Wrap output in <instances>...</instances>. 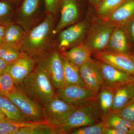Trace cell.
Here are the masks:
<instances>
[{
  "instance_id": "cell-1",
  "label": "cell",
  "mask_w": 134,
  "mask_h": 134,
  "mask_svg": "<svg viewBox=\"0 0 134 134\" xmlns=\"http://www.w3.org/2000/svg\"><path fill=\"white\" fill-rule=\"evenodd\" d=\"M54 28L53 15L47 13L42 23L25 32L19 45L22 54L34 61L44 55L52 46Z\"/></svg>"
},
{
  "instance_id": "cell-2",
  "label": "cell",
  "mask_w": 134,
  "mask_h": 134,
  "mask_svg": "<svg viewBox=\"0 0 134 134\" xmlns=\"http://www.w3.org/2000/svg\"><path fill=\"white\" fill-rule=\"evenodd\" d=\"M18 86L43 107L56 96L48 72L41 60Z\"/></svg>"
},
{
  "instance_id": "cell-3",
  "label": "cell",
  "mask_w": 134,
  "mask_h": 134,
  "mask_svg": "<svg viewBox=\"0 0 134 134\" xmlns=\"http://www.w3.org/2000/svg\"><path fill=\"white\" fill-rule=\"evenodd\" d=\"M101 114L97 101L77 107L66 121L60 126L54 129L55 134H68L73 130L94 125L101 121Z\"/></svg>"
},
{
  "instance_id": "cell-4",
  "label": "cell",
  "mask_w": 134,
  "mask_h": 134,
  "mask_svg": "<svg viewBox=\"0 0 134 134\" xmlns=\"http://www.w3.org/2000/svg\"><path fill=\"white\" fill-rule=\"evenodd\" d=\"M5 97L14 103L29 122L47 124L43 107L27 96L19 86H16Z\"/></svg>"
},
{
  "instance_id": "cell-5",
  "label": "cell",
  "mask_w": 134,
  "mask_h": 134,
  "mask_svg": "<svg viewBox=\"0 0 134 134\" xmlns=\"http://www.w3.org/2000/svg\"><path fill=\"white\" fill-rule=\"evenodd\" d=\"M116 25L98 17L92 22L83 43L94 52L104 51Z\"/></svg>"
},
{
  "instance_id": "cell-6",
  "label": "cell",
  "mask_w": 134,
  "mask_h": 134,
  "mask_svg": "<svg viewBox=\"0 0 134 134\" xmlns=\"http://www.w3.org/2000/svg\"><path fill=\"white\" fill-rule=\"evenodd\" d=\"M76 108L55 96L43 107L45 119L47 125L53 129L60 126L66 122Z\"/></svg>"
},
{
  "instance_id": "cell-7",
  "label": "cell",
  "mask_w": 134,
  "mask_h": 134,
  "mask_svg": "<svg viewBox=\"0 0 134 134\" xmlns=\"http://www.w3.org/2000/svg\"><path fill=\"white\" fill-rule=\"evenodd\" d=\"M56 96L76 107L91 104L97 100V96L85 86L64 85L57 90Z\"/></svg>"
},
{
  "instance_id": "cell-8",
  "label": "cell",
  "mask_w": 134,
  "mask_h": 134,
  "mask_svg": "<svg viewBox=\"0 0 134 134\" xmlns=\"http://www.w3.org/2000/svg\"><path fill=\"white\" fill-rule=\"evenodd\" d=\"M91 24L90 19L86 18L60 31L58 49L65 52L83 43Z\"/></svg>"
},
{
  "instance_id": "cell-9",
  "label": "cell",
  "mask_w": 134,
  "mask_h": 134,
  "mask_svg": "<svg viewBox=\"0 0 134 134\" xmlns=\"http://www.w3.org/2000/svg\"><path fill=\"white\" fill-rule=\"evenodd\" d=\"M92 56L127 73L134 75V53L125 54L107 51L94 52Z\"/></svg>"
},
{
  "instance_id": "cell-10",
  "label": "cell",
  "mask_w": 134,
  "mask_h": 134,
  "mask_svg": "<svg viewBox=\"0 0 134 134\" xmlns=\"http://www.w3.org/2000/svg\"><path fill=\"white\" fill-rule=\"evenodd\" d=\"M96 60L100 69L103 85L116 88L122 85L131 83L133 81L134 75L122 71L102 61Z\"/></svg>"
},
{
  "instance_id": "cell-11",
  "label": "cell",
  "mask_w": 134,
  "mask_h": 134,
  "mask_svg": "<svg viewBox=\"0 0 134 134\" xmlns=\"http://www.w3.org/2000/svg\"><path fill=\"white\" fill-rule=\"evenodd\" d=\"M85 86L97 96L103 85L100 69L96 59L92 58L79 69Z\"/></svg>"
},
{
  "instance_id": "cell-12",
  "label": "cell",
  "mask_w": 134,
  "mask_h": 134,
  "mask_svg": "<svg viewBox=\"0 0 134 134\" xmlns=\"http://www.w3.org/2000/svg\"><path fill=\"white\" fill-rule=\"evenodd\" d=\"M41 60L45 66L54 88L57 90L64 86V68L59 53L54 50Z\"/></svg>"
},
{
  "instance_id": "cell-13",
  "label": "cell",
  "mask_w": 134,
  "mask_h": 134,
  "mask_svg": "<svg viewBox=\"0 0 134 134\" xmlns=\"http://www.w3.org/2000/svg\"><path fill=\"white\" fill-rule=\"evenodd\" d=\"M59 3L60 18L53 31L54 35L74 24L79 17V8L76 0H60Z\"/></svg>"
},
{
  "instance_id": "cell-14",
  "label": "cell",
  "mask_w": 134,
  "mask_h": 134,
  "mask_svg": "<svg viewBox=\"0 0 134 134\" xmlns=\"http://www.w3.org/2000/svg\"><path fill=\"white\" fill-rule=\"evenodd\" d=\"M34 68V61L24 55L14 62L9 63L6 71L12 77L16 86H19Z\"/></svg>"
},
{
  "instance_id": "cell-15",
  "label": "cell",
  "mask_w": 134,
  "mask_h": 134,
  "mask_svg": "<svg viewBox=\"0 0 134 134\" xmlns=\"http://www.w3.org/2000/svg\"><path fill=\"white\" fill-rule=\"evenodd\" d=\"M104 51L125 54L134 53L131 51V44L125 27H115Z\"/></svg>"
},
{
  "instance_id": "cell-16",
  "label": "cell",
  "mask_w": 134,
  "mask_h": 134,
  "mask_svg": "<svg viewBox=\"0 0 134 134\" xmlns=\"http://www.w3.org/2000/svg\"><path fill=\"white\" fill-rule=\"evenodd\" d=\"M40 0H24L19 10L18 23L25 31L31 28L38 12Z\"/></svg>"
},
{
  "instance_id": "cell-17",
  "label": "cell",
  "mask_w": 134,
  "mask_h": 134,
  "mask_svg": "<svg viewBox=\"0 0 134 134\" xmlns=\"http://www.w3.org/2000/svg\"><path fill=\"white\" fill-rule=\"evenodd\" d=\"M134 17V0H127L110 14L101 18L116 26L125 27Z\"/></svg>"
},
{
  "instance_id": "cell-18",
  "label": "cell",
  "mask_w": 134,
  "mask_h": 134,
  "mask_svg": "<svg viewBox=\"0 0 134 134\" xmlns=\"http://www.w3.org/2000/svg\"><path fill=\"white\" fill-rule=\"evenodd\" d=\"M93 52L83 43L63 53V55L76 68L79 69L92 58Z\"/></svg>"
},
{
  "instance_id": "cell-19",
  "label": "cell",
  "mask_w": 134,
  "mask_h": 134,
  "mask_svg": "<svg viewBox=\"0 0 134 134\" xmlns=\"http://www.w3.org/2000/svg\"><path fill=\"white\" fill-rule=\"evenodd\" d=\"M134 97V87L132 83L117 86L110 111L117 112Z\"/></svg>"
},
{
  "instance_id": "cell-20",
  "label": "cell",
  "mask_w": 134,
  "mask_h": 134,
  "mask_svg": "<svg viewBox=\"0 0 134 134\" xmlns=\"http://www.w3.org/2000/svg\"><path fill=\"white\" fill-rule=\"evenodd\" d=\"M101 120L105 127L119 130L126 134H131L132 123L116 113L110 111L101 114Z\"/></svg>"
},
{
  "instance_id": "cell-21",
  "label": "cell",
  "mask_w": 134,
  "mask_h": 134,
  "mask_svg": "<svg viewBox=\"0 0 134 134\" xmlns=\"http://www.w3.org/2000/svg\"><path fill=\"white\" fill-rule=\"evenodd\" d=\"M61 56L64 68V85H76L85 86L79 74V69L71 63L65 55L62 54H61Z\"/></svg>"
},
{
  "instance_id": "cell-22",
  "label": "cell",
  "mask_w": 134,
  "mask_h": 134,
  "mask_svg": "<svg viewBox=\"0 0 134 134\" xmlns=\"http://www.w3.org/2000/svg\"><path fill=\"white\" fill-rule=\"evenodd\" d=\"M116 88L103 85L97 96V101L101 114L109 112L111 108Z\"/></svg>"
},
{
  "instance_id": "cell-23",
  "label": "cell",
  "mask_w": 134,
  "mask_h": 134,
  "mask_svg": "<svg viewBox=\"0 0 134 134\" xmlns=\"http://www.w3.org/2000/svg\"><path fill=\"white\" fill-rule=\"evenodd\" d=\"M0 108L8 119L20 122H29L14 103L7 97L0 96Z\"/></svg>"
},
{
  "instance_id": "cell-24",
  "label": "cell",
  "mask_w": 134,
  "mask_h": 134,
  "mask_svg": "<svg viewBox=\"0 0 134 134\" xmlns=\"http://www.w3.org/2000/svg\"><path fill=\"white\" fill-rule=\"evenodd\" d=\"M25 32L19 25L14 24L10 22L9 23L6 25L3 44L19 47Z\"/></svg>"
},
{
  "instance_id": "cell-25",
  "label": "cell",
  "mask_w": 134,
  "mask_h": 134,
  "mask_svg": "<svg viewBox=\"0 0 134 134\" xmlns=\"http://www.w3.org/2000/svg\"><path fill=\"white\" fill-rule=\"evenodd\" d=\"M127 0H101L95 6L98 17L103 18L113 12Z\"/></svg>"
},
{
  "instance_id": "cell-26",
  "label": "cell",
  "mask_w": 134,
  "mask_h": 134,
  "mask_svg": "<svg viewBox=\"0 0 134 134\" xmlns=\"http://www.w3.org/2000/svg\"><path fill=\"white\" fill-rule=\"evenodd\" d=\"M22 55L18 46L6 44L0 45V58L8 63L14 62Z\"/></svg>"
},
{
  "instance_id": "cell-27",
  "label": "cell",
  "mask_w": 134,
  "mask_h": 134,
  "mask_svg": "<svg viewBox=\"0 0 134 134\" xmlns=\"http://www.w3.org/2000/svg\"><path fill=\"white\" fill-rule=\"evenodd\" d=\"M38 124L30 122H20L8 119L0 120V134H14L22 127L32 126Z\"/></svg>"
},
{
  "instance_id": "cell-28",
  "label": "cell",
  "mask_w": 134,
  "mask_h": 134,
  "mask_svg": "<svg viewBox=\"0 0 134 134\" xmlns=\"http://www.w3.org/2000/svg\"><path fill=\"white\" fill-rule=\"evenodd\" d=\"M16 88L12 77L5 71L0 75V96H6Z\"/></svg>"
},
{
  "instance_id": "cell-29",
  "label": "cell",
  "mask_w": 134,
  "mask_h": 134,
  "mask_svg": "<svg viewBox=\"0 0 134 134\" xmlns=\"http://www.w3.org/2000/svg\"><path fill=\"white\" fill-rule=\"evenodd\" d=\"M105 127L102 121L94 125L76 129L70 132L71 134H102Z\"/></svg>"
},
{
  "instance_id": "cell-30",
  "label": "cell",
  "mask_w": 134,
  "mask_h": 134,
  "mask_svg": "<svg viewBox=\"0 0 134 134\" xmlns=\"http://www.w3.org/2000/svg\"><path fill=\"white\" fill-rule=\"evenodd\" d=\"M13 13L11 5L7 2L0 1V25L10 23Z\"/></svg>"
},
{
  "instance_id": "cell-31",
  "label": "cell",
  "mask_w": 134,
  "mask_h": 134,
  "mask_svg": "<svg viewBox=\"0 0 134 134\" xmlns=\"http://www.w3.org/2000/svg\"><path fill=\"white\" fill-rule=\"evenodd\" d=\"M120 116L131 122L134 123V97L119 111L115 112Z\"/></svg>"
},
{
  "instance_id": "cell-32",
  "label": "cell",
  "mask_w": 134,
  "mask_h": 134,
  "mask_svg": "<svg viewBox=\"0 0 134 134\" xmlns=\"http://www.w3.org/2000/svg\"><path fill=\"white\" fill-rule=\"evenodd\" d=\"M44 2L47 13L55 14L58 10L60 0H44Z\"/></svg>"
},
{
  "instance_id": "cell-33",
  "label": "cell",
  "mask_w": 134,
  "mask_h": 134,
  "mask_svg": "<svg viewBox=\"0 0 134 134\" xmlns=\"http://www.w3.org/2000/svg\"><path fill=\"white\" fill-rule=\"evenodd\" d=\"M130 44L134 47V17L125 26Z\"/></svg>"
},
{
  "instance_id": "cell-34",
  "label": "cell",
  "mask_w": 134,
  "mask_h": 134,
  "mask_svg": "<svg viewBox=\"0 0 134 134\" xmlns=\"http://www.w3.org/2000/svg\"><path fill=\"white\" fill-rule=\"evenodd\" d=\"M102 134H126L119 130L110 128L105 127Z\"/></svg>"
},
{
  "instance_id": "cell-35",
  "label": "cell",
  "mask_w": 134,
  "mask_h": 134,
  "mask_svg": "<svg viewBox=\"0 0 134 134\" xmlns=\"http://www.w3.org/2000/svg\"><path fill=\"white\" fill-rule=\"evenodd\" d=\"M9 63L0 58V75L2 74L6 71L7 67Z\"/></svg>"
},
{
  "instance_id": "cell-36",
  "label": "cell",
  "mask_w": 134,
  "mask_h": 134,
  "mask_svg": "<svg viewBox=\"0 0 134 134\" xmlns=\"http://www.w3.org/2000/svg\"><path fill=\"white\" fill-rule=\"evenodd\" d=\"M6 25L7 24L0 25V45L3 44Z\"/></svg>"
},
{
  "instance_id": "cell-37",
  "label": "cell",
  "mask_w": 134,
  "mask_h": 134,
  "mask_svg": "<svg viewBox=\"0 0 134 134\" xmlns=\"http://www.w3.org/2000/svg\"><path fill=\"white\" fill-rule=\"evenodd\" d=\"M100 1L101 0H88L91 4L94 6H96Z\"/></svg>"
},
{
  "instance_id": "cell-38",
  "label": "cell",
  "mask_w": 134,
  "mask_h": 134,
  "mask_svg": "<svg viewBox=\"0 0 134 134\" xmlns=\"http://www.w3.org/2000/svg\"><path fill=\"white\" fill-rule=\"evenodd\" d=\"M6 118H7L5 115L0 113V120L4 119H6Z\"/></svg>"
},
{
  "instance_id": "cell-39",
  "label": "cell",
  "mask_w": 134,
  "mask_h": 134,
  "mask_svg": "<svg viewBox=\"0 0 134 134\" xmlns=\"http://www.w3.org/2000/svg\"><path fill=\"white\" fill-rule=\"evenodd\" d=\"M131 134H134V123L132 124Z\"/></svg>"
},
{
  "instance_id": "cell-40",
  "label": "cell",
  "mask_w": 134,
  "mask_h": 134,
  "mask_svg": "<svg viewBox=\"0 0 134 134\" xmlns=\"http://www.w3.org/2000/svg\"><path fill=\"white\" fill-rule=\"evenodd\" d=\"M0 113H1L2 114H3V115H5V114H4V113H3V112L2 111V110L1 109V108H0Z\"/></svg>"
},
{
  "instance_id": "cell-41",
  "label": "cell",
  "mask_w": 134,
  "mask_h": 134,
  "mask_svg": "<svg viewBox=\"0 0 134 134\" xmlns=\"http://www.w3.org/2000/svg\"><path fill=\"white\" fill-rule=\"evenodd\" d=\"M132 84H133V85L134 87V78L133 79V81L132 82Z\"/></svg>"
}]
</instances>
